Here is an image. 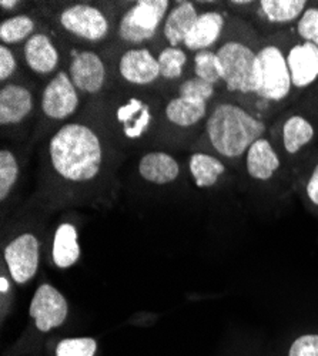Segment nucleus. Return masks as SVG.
<instances>
[{
  "mask_svg": "<svg viewBox=\"0 0 318 356\" xmlns=\"http://www.w3.org/2000/svg\"><path fill=\"white\" fill-rule=\"evenodd\" d=\"M288 356H318V335H303L296 339Z\"/></svg>",
  "mask_w": 318,
  "mask_h": 356,
  "instance_id": "nucleus-31",
  "label": "nucleus"
},
{
  "mask_svg": "<svg viewBox=\"0 0 318 356\" xmlns=\"http://www.w3.org/2000/svg\"><path fill=\"white\" fill-rule=\"evenodd\" d=\"M5 261L16 284L31 281L39 268V241L33 234H22L9 243L5 250Z\"/></svg>",
  "mask_w": 318,
  "mask_h": 356,
  "instance_id": "nucleus-7",
  "label": "nucleus"
},
{
  "mask_svg": "<svg viewBox=\"0 0 318 356\" xmlns=\"http://www.w3.org/2000/svg\"><path fill=\"white\" fill-rule=\"evenodd\" d=\"M307 194H308V198L315 205H318V164L314 167L310 180L307 183Z\"/></svg>",
  "mask_w": 318,
  "mask_h": 356,
  "instance_id": "nucleus-33",
  "label": "nucleus"
},
{
  "mask_svg": "<svg viewBox=\"0 0 318 356\" xmlns=\"http://www.w3.org/2000/svg\"><path fill=\"white\" fill-rule=\"evenodd\" d=\"M223 66V81L228 92L257 95L262 84V70L257 53L239 42H227L217 50Z\"/></svg>",
  "mask_w": 318,
  "mask_h": 356,
  "instance_id": "nucleus-3",
  "label": "nucleus"
},
{
  "mask_svg": "<svg viewBox=\"0 0 318 356\" xmlns=\"http://www.w3.org/2000/svg\"><path fill=\"white\" fill-rule=\"evenodd\" d=\"M35 31V22L26 16H15L0 24V40L3 43H19L32 35Z\"/></svg>",
  "mask_w": 318,
  "mask_h": 356,
  "instance_id": "nucleus-25",
  "label": "nucleus"
},
{
  "mask_svg": "<svg viewBox=\"0 0 318 356\" xmlns=\"http://www.w3.org/2000/svg\"><path fill=\"white\" fill-rule=\"evenodd\" d=\"M61 23L72 35L89 42H99L109 32V23L104 15L89 5L67 8L61 16Z\"/></svg>",
  "mask_w": 318,
  "mask_h": 356,
  "instance_id": "nucleus-8",
  "label": "nucleus"
},
{
  "mask_svg": "<svg viewBox=\"0 0 318 356\" xmlns=\"http://www.w3.org/2000/svg\"><path fill=\"white\" fill-rule=\"evenodd\" d=\"M198 16L196 8L190 2H182L170 12L164 23V36L171 47L184 43Z\"/></svg>",
  "mask_w": 318,
  "mask_h": 356,
  "instance_id": "nucleus-18",
  "label": "nucleus"
},
{
  "mask_svg": "<svg viewBox=\"0 0 318 356\" xmlns=\"http://www.w3.org/2000/svg\"><path fill=\"white\" fill-rule=\"evenodd\" d=\"M247 171L254 180L267 181L274 175V172L280 168V159L266 138H258L247 153Z\"/></svg>",
  "mask_w": 318,
  "mask_h": 356,
  "instance_id": "nucleus-14",
  "label": "nucleus"
},
{
  "mask_svg": "<svg viewBox=\"0 0 318 356\" xmlns=\"http://www.w3.org/2000/svg\"><path fill=\"white\" fill-rule=\"evenodd\" d=\"M138 172L146 181L153 184H168L180 174L177 161L163 152H154L144 156L138 163Z\"/></svg>",
  "mask_w": 318,
  "mask_h": 356,
  "instance_id": "nucleus-16",
  "label": "nucleus"
},
{
  "mask_svg": "<svg viewBox=\"0 0 318 356\" xmlns=\"http://www.w3.org/2000/svg\"><path fill=\"white\" fill-rule=\"evenodd\" d=\"M167 9V0H138L120 22V39L133 44L150 40L156 35Z\"/></svg>",
  "mask_w": 318,
  "mask_h": 356,
  "instance_id": "nucleus-4",
  "label": "nucleus"
},
{
  "mask_svg": "<svg viewBox=\"0 0 318 356\" xmlns=\"http://www.w3.org/2000/svg\"><path fill=\"white\" fill-rule=\"evenodd\" d=\"M314 137V127L307 118L293 115L288 118L283 127V141L287 153L296 154Z\"/></svg>",
  "mask_w": 318,
  "mask_h": 356,
  "instance_id": "nucleus-22",
  "label": "nucleus"
},
{
  "mask_svg": "<svg viewBox=\"0 0 318 356\" xmlns=\"http://www.w3.org/2000/svg\"><path fill=\"white\" fill-rule=\"evenodd\" d=\"M287 65L293 86L308 87L318 79V46L311 42L296 44L288 51Z\"/></svg>",
  "mask_w": 318,
  "mask_h": 356,
  "instance_id": "nucleus-11",
  "label": "nucleus"
},
{
  "mask_svg": "<svg viewBox=\"0 0 318 356\" xmlns=\"http://www.w3.org/2000/svg\"><path fill=\"white\" fill-rule=\"evenodd\" d=\"M29 314L36 321L40 332H49L65 323L69 307L66 298L59 291L49 284H43L33 296Z\"/></svg>",
  "mask_w": 318,
  "mask_h": 356,
  "instance_id": "nucleus-6",
  "label": "nucleus"
},
{
  "mask_svg": "<svg viewBox=\"0 0 318 356\" xmlns=\"http://www.w3.org/2000/svg\"><path fill=\"white\" fill-rule=\"evenodd\" d=\"M214 95V86L201 80L198 77H193L186 80L179 87V96L197 100V102H207Z\"/></svg>",
  "mask_w": 318,
  "mask_h": 356,
  "instance_id": "nucleus-29",
  "label": "nucleus"
},
{
  "mask_svg": "<svg viewBox=\"0 0 318 356\" xmlns=\"http://www.w3.org/2000/svg\"><path fill=\"white\" fill-rule=\"evenodd\" d=\"M19 177V164L15 156L8 152L2 150L0 153V200L5 201L15 187Z\"/></svg>",
  "mask_w": 318,
  "mask_h": 356,
  "instance_id": "nucleus-27",
  "label": "nucleus"
},
{
  "mask_svg": "<svg viewBox=\"0 0 318 356\" xmlns=\"http://www.w3.org/2000/svg\"><path fill=\"white\" fill-rule=\"evenodd\" d=\"M97 343L93 338H69L59 342L56 356H95Z\"/></svg>",
  "mask_w": 318,
  "mask_h": 356,
  "instance_id": "nucleus-28",
  "label": "nucleus"
},
{
  "mask_svg": "<svg viewBox=\"0 0 318 356\" xmlns=\"http://www.w3.org/2000/svg\"><path fill=\"white\" fill-rule=\"evenodd\" d=\"M189 167L197 187L200 188L213 187L218 181L220 175L225 172V167L218 159L205 153L193 154Z\"/></svg>",
  "mask_w": 318,
  "mask_h": 356,
  "instance_id": "nucleus-21",
  "label": "nucleus"
},
{
  "mask_svg": "<svg viewBox=\"0 0 318 356\" xmlns=\"http://www.w3.org/2000/svg\"><path fill=\"white\" fill-rule=\"evenodd\" d=\"M304 0H262L260 9L274 23H287L297 19L305 9Z\"/></svg>",
  "mask_w": 318,
  "mask_h": 356,
  "instance_id": "nucleus-23",
  "label": "nucleus"
},
{
  "mask_svg": "<svg viewBox=\"0 0 318 356\" xmlns=\"http://www.w3.org/2000/svg\"><path fill=\"white\" fill-rule=\"evenodd\" d=\"M2 291L3 292L8 291V281H6V278H2Z\"/></svg>",
  "mask_w": 318,
  "mask_h": 356,
  "instance_id": "nucleus-35",
  "label": "nucleus"
},
{
  "mask_svg": "<svg viewBox=\"0 0 318 356\" xmlns=\"http://www.w3.org/2000/svg\"><path fill=\"white\" fill-rule=\"evenodd\" d=\"M194 70L196 77L205 80L210 84H217L223 80V66L217 53L212 50L197 51L194 57Z\"/></svg>",
  "mask_w": 318,
  "mask_h": 356,
  "instance_id": "nucleus-24",
  "label": "nucleus"
},
{
  "mask_svg": "<svg viewBox=\"0 0 318 356\" xmlns=\"http://www.w3.org/2000/svg\"><path fill=\"white\" fill-rule=\"evenodd\" d=\"M16 70V58L13 53L6 47H0V80H8Z\"/></svg>",
  "mask_w": 318,
  "mask_h": 356,
  "instance_id": "nucleus-32",
  "label": "nucleus"
},
{
  "mask_svg": "<svg viewBox=\"0 0 318 356\" xmlns=\"http://www.w3.org/2000/svg\"><path fill=\"white\" fill-rule=\"evenodd\" d=\"M15 5H16V2H6V0H2V2H0V6H2L3 9H12V8H15Z\"/></svg>",
  "mask_w": 318,
  "mask_h": 356,
  "instance_id": "nucleus-34",
  "label": "nucleus"
},
{
  "mask_svg": "<svg viewBox=\"0 0 318 356\" xmlns=\"http://www.w3.org/2000/svg\"><path fill=\"white\" fill-rule=\"evenodd\" d=\"M49 156L56 172L73 183L92 180L103 163L99 137L90 127L77 123L63 126L51 137Z\"/></svg>",
  "mask_w": 318,
  "mask_h": 356,
  "instance_id": "nucleus-1",
  "label": "nucleus"
},
{
  "mask_svg": "<svg viewBox=\"0 0 318 356\" xmlns=\"http://www.w3.org/2000/svg\"><path fill=\"white\" fill-rule=\"evenodd\" d=\"M207 102H197L186 97L173 99L166 106V117L168 122L180 127H190L205 118Z\"/></svg>",
  "mask_w": 318,
  "mask_h": 356,
  "instance_id": "nucleus-20",
  "label": "nucleus"
},
{
  "mask_svg": "<svg viewBox=\"0 0 318 356\" xmlns=\"http://www.w3.org/2000/svg\"><path fill=\"white\" fill-rule=\"evenodd\" d=\"M79 107V96L70 76L65 72L57 73L46 86L42 96L43 113L54 118L63 120L72 115Z\"/></svg>",
  "mask_w": 318,
  "mask_h": 356,
  "instance_id": "nucleus-9",
  "label": "nucleus"
},
{
  "mask_svg": "<svg viewBox=\"0 0 318 356\" xmlns=\"http://www.w3.org/2000/svg\"><path fill=\"white\" fill-rule=\"evenodd\" d=\"M69 76L79 90L95 95L102 90L104 84L106 69L96 53L81 51L72 60Z\"/></svg>",
  "mask_w": 318,
  "mask_h": 356,
  "instance_id": "nucleus-10",
  "label": "nucleus"
},
{
  "mask_svg": "<svg viewBox=\"0 0 318 356\" xmlns=\"http://www.w3.org/2000/svg\"><path fill=\"white\" fill-rule=\"evenodd\" d=\"M262 70V84L257 96L269 102H281L292 90V76L287 58L276 46H266L257 53Z\"/></svg>",
  "mask_w": 318,
  "mask_h": 356,
  "instance_id": "nucleus-5",
  "label": "nucleus"
},
{
  "mask_svg": "<svg viewBox=\"0 0 318 356\" xmlns=\"http://www.w3.org/2000/svg\"><path fill=\"white\" fill-rule=\"evenodd\" d=\"M297 32L304 42H311L318 46V8H310L303 13Z\"/></svg>",
  "mask_w": 318,
  "mask_h": 356,
  "instance_id": "nucleus-30",
  "label": "nucleus"
},
{
  "mask_svg": "<svg viewBox=\"0 0 318 356\" xmlns=\"http://www.w3.org/2000/svg\"><path fill=\"white\" fill-rule=\"evenodd\" d=\"M157 62L160 67V76L173 80L183 74V67L187 62V57L186 53L177 47H167L160 53Z\"/></svg>",
  "mask_w": 318,
  "mask_h": 356,
  "instance_id": "nucleus-26",
  "label": "nucleus"
},
{
  "mask_svg": "<svg viewBox=\"0 0 318 356\" xmlns=\"http://www.w3.org/2000/svg\"><path fill=\"white\" fill-rule=\"evenodd\" d=\"M53 261L59 268H70L80 258V247L77 229L73 224L65 222L59 225L53 240Z\"/></svg>",
  "mask_w": 318,
  "mask_h": 356,
  "instance_id": "nucleus-19",
  "label": "nucleus"
},
{
  "mask_svg": "<svg viewBox=\"0 0 318 356\" xmlns=\"http://www.w3.org/2000/svg\"><path fill=\"white\" fill-rule=\"evenodd\" d=\"M33 110L32 93L19 84L3 86L0 90V123L17 124Z\"/></svg>",
  "mask_w": 318,
  "mask_h": 356,
  "instance_id": "nucleus-13",
  "label": "nucleus"
},
{
  "mask_svg": "<svg viewBox=\"0 0 318 356\" xmlns=\"http://www.w3.org/2000/svg\"><path fill=\"white\" fill-rule=\"evenodd\" d=\"M266 131V126L243 107L218 104L207 120V134L217 153L228 159L243 156Z\"/></svg>",
  "mask_w": 318,
  "mask_h": 356,
  "instance_id": "nucleus-2",
  "label": "nucleus"
},
{
  "mask_svg": "<svg viewBox=\"0 0 318 356\" xmlns=\"http://www.w3.org/2000/svg\"><path fill=\"white\" fill-rule=\"evenodd\" d=\"M120 74L133 84H150L160 76L157 58L148 49H133L123 54L119 63Z\"/></svg>",
  "mask_w": 318,
  "mask_h": 356,
  "instance_id": "nucleus-12",
  "label": "nucleus"
},
{
  "mask_svg": "<svg viewBox=\"0 0 318 356\" xmlns=\"http://www.w3.org/2000/svg\"><path fill=\"white\" fill-rule=\"evenodd\" d=\"M24 58L27 66L39 74L51 73L59 63V53L45 35H35L26 42Z\"/></svg>",
  "mask_w": 318,
  "mask_h": 356,
  "instance_id": "nucleus-17",
  "label": "nucleus"
},
{
  "mask_svg": "<svg viewBox=\"0 0 318 356\" xmlns=\"http://www.w3.org/2000/svg\"><path fill=\"white\" fill-rule=\"evenodd\" d=\"M224 27V16L218 12H206L200 15L196 24L187 35L184 44L190 50H207L217 42Z\"/></svg>",
  "mask_w": 318,
  "mask_h": 356,
  "instance_id": "nucleus-15",
  "label": "nucleus"
}]
</instances>
